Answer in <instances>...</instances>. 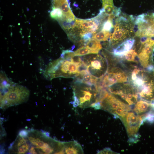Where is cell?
<instances>
[{"label": "cell", "mask_w": 154, "mask_h": 154, "mask_svg": "<svg viewBox=\"0 0 154 154\" xmlns=\"http://www.w3.org/2000/svg\"><path fill=\"white\" fill-rule=\"evenodd\" d=\"M52 18L58 21L63 18V14L61 9L59 8L53 7L50 13Z\"/></svg>", "instance_id": "cell-17"}, {"label": "cell", "mask_w": 154, "mask_h": 154, "mask_svg": "<svg viewBox=\"0 0 154 154\" xmlns=\"http://www.w3.org/2000/svg\"><path fill=\"white\" fill-rule=\"evenodd\" d=\"M75 21L76 27L80 30L82 36L88 32L94 35L99 28V26L92 19L87 20L76 19Z\"/></svg>", "instance_id": "cell-10"}, {"label": "cell", "mask_w": 154, "mask_h": 154, "mask_svg": "<svg viewBox=\"0 0 154 154\" xmlns=\"http://www.w3.org/2000/svg\"><path fill=\"white\" fill-rule=\"evenodd\" d=\"M27 137L37 154H64L63 143L52 139L48 135L32 130H29Z\"/></svg>", "instance_id": "cell-2"}, {"label": "cell", "mask_w": 154, "mask_h": 154, "mask_svg": "<svg viewBox=\"0 0 154 154\" xmlns=\"http://www.w3.org/2000/svg\"><path fill=\"white\" fill-rule=\"evenodd\" d=\"M53 7L61 9L63 14L62 20L71 22L75 20V17L72 11L67 0H53Z\"/></svg>", "instance_id": "cell-11"}, {"label": "cell", "mask_w": 154, "mask_h": 154, "mask_svg": "<svg viewBox=\"0 0 154 154\" xmlns=\"http://www.w3.org/2000/svg\"><path fill=\"white\" fill-rule=\"evenodd\" d=\"M110 32L102 30L94 34L92 38L95 39L99 41H105L107 40L110 37Z\"/></svg>", "instance_id": "cell-16"}, {"label": "cell", "mask_w": 154, "mask_h": 154, "mask_svg": "<svg viewBox=\"0 0 154 154\" xmlns=\"http://www.w3.org/2000/svg\"><path fill=\"white\" fill-rule=\"evenodd\" d=\"M154 47V43L150 39L144 44H141L138 57L139 62L144 68H147L149 64L150 56Z\"/></svg>", "instance_id": "cell-9"}, {"label": "cell", "mask_w": 154, "mask_h": 154, "mask_svg": "<svg viewBox=\"0 0 154 154\" xmlns=\"http://www.w3.org/2000/svg\"><path fill=\"white\" fill-rule=\"evenodd\" d=\"M108 88L110 94L119 96L129 105L135 104L139 99L137 92L130 84H115Z\"/></svg>", "instance_id": "cell-6"}, {"label": "cell", "mask_w": 154, "mask_h": 154, "mask_svg": "<svg viewBox=\"0 0 154 154\" xmlns=\"http://www.w3.org/2000/svg\"><path fill=\"white\" fill-rule=\"evenodd\" d=\"M29 133V130L25 129L20 131L18 135L23 137H26Z\"/></svg>", "instance_id": "cell-23"}, {"label": "cell", "mask_w": 154, "mask_h": 154, "mask_svg": "<svg viewBox=\"0 0 154 154\" xmlns=\"http://www.w3.org/2000/svg\"><path fill=\"white\" fill-rule=\"evenodd\" d=\"M64 153L67 154H83L81 145L76 141L63 142Z\"/></svg>", "instance_id": "cell-13"}, {"label": "cell", "mask_w": 154, "mask_h": 154, "mask_svg": "<svg viewBox=\"0 0 154 154\" xmlns=\"http://www.w3.org/2000/svg\"><path fill=\"white\" fill-rule=\"evenodd\" d=\"M101 109L108 112L121 120L131 110L129 105L110 93L100 102Z\"/></svg>", "instance_id": "cell-4"}, {"label": "cell", "mask_w": 154, "mask_h": 154, "mask_svg": "<svg viewBox=\"0 0 154 154\" xmlns=\"http://www.w3.org/2000/svg\"><path fill=\"white\" fill-rule=\"evenodd\" d=\"M29 94V91L26 87L9 78L0 81V107L2 109L26 102Z\"/></svg>", "instance_id": "cell-1"}, {"label": "cell", "mask_w": 154, "mask_h": 154, "mask_svg": "<svg viewBox=\"0 0 154 154\" xmlns=\"http://www.w3.org/2000/svg\"><path fill=\"white\" fill-rule=\"evenodd\" d=\"M102 7L107 5H113V0H102Z\"/></svg>", "instance_id": "cell-24"}, {"label": "cell", "mask_w": 154, "mask_h": 154, "mask_svg": "<svg viewBox=\"0 0 154 154\" xmlns=\"http://www.w3.org/2000/svg\"><path fill=\"white\" fill-rule=\"evenodd\" d=\"M30 147V145L26 137L24 139L21 145L10 150L13 149L14 153L17 154H24L29 151Z\"/></svg>", "instance_id": "cell-15"}, {"label": "cell", "mask_w": 154, "mask_h": 154, "mask_svg": "<svg viewBox=\"0 0 154 154\" xmlns=\"http://www.w3.org/2000/svg\"><path fill=\"white\" fill-rule=\"evenodd\" d=\"M126 18L123 17L118 18L114 26L113 33L110 34V42L112 45L117 44L125 39L129 34L130 30L125 28L123 25V21Z\"/></svg>", "instance_id": "cell-8"}, {"label": "cell", "mask_w": 154, "mask_h": 154, "mask_svg": "<svg viewBox=\"0 0 154 154\" xmlns=\"http://www.w3.org/2000/svg\"><path fill=\"white\" fill-rule=\"evenodd\" d=\"M125 126L129 141L132 142L137 141L139 137L137 133L139 128L143 122L141 116L134 112H129L121 120Z\"/></svg>", "instance_id": "cell-7"}, {"label": "cell", "mask_w": 154, "mask_h": 154, "mask_svg": "<svg viewBox=\"0 0 154 154\" xmlns=\"http://www.w3.org/2000/svg\"><path fill=\"white\" fill-rule=\"evenodd\" d=\"M97 153L99 154H116L115 152L112 151L110 148H105L104 149L98 151Z\"/></svg>", "instance_id": "cell-22"}, {"label": "cell", "mask_w": 154, "mask_h": 154, "mask_svg": "<svg viewBox=\"0 0 154 154\" xmlns=\"http://www.w3.org/2000/svg\"><path fill=\"white\" fill-rule=\"evenodd\" d=\"M93 35V34L91 33H86L83 35L82 38H83V40L86 42L91 39Z\"/></svg>", "instance_id": "cell-21"}, {"label": "cell", "mask_w": 154, "mask_h": 154, "mask_svg": "<svg viewBox=\"0 0 154 154\" xmlns=\"http://www.w3.org/2000/svg\"><path fill=\"white\" fill-rule=\"evenodd\" d=\"M112 21V20L108 18V20L103 24L102 30L110 32L114 27Z\"/></svg>", "instance_id": "cell-20"}, {"label": "cell", "mask_w": 154, "mask_h": 154, "mask_svg": "<svg viewBox=\"0 0 154 154\" xmlns=\"http://www.w3.org/2000/svg\"><path fill=\"white\" fill-rule=\"evenodd\" d=\"M127 61L136 62V58L138 57V54L135 50L131 49L127 52L123 56Z\"/></svg>", "instance_id": "cell-18"}, {"label": "cell", "mask_w": 154, "mask_h": 154, "mask_svg": "<svg viewBox=\"0 0 154 154\" xmlns=\"http://www.w3.org/2000/svg\"><path fill=\"white\" fill-rule=\"evenodd\" d=\"M82 61L87 66L89 73L98 79L102 78L108 72L107 62L100 55L85 56Z\"/></svg>", "instance_id": "cell-5"}, {"label": "cell", "mask_w": 154, "mask_h": 154, "mask_svg": "<svg viewBox=\"0 0 154 154\" xmlns=\"http://www.w3.org/2000/svg\"><path fill=\"white\" fill-rule=\"evenodd\" d=\"M85 46L90 50L91 54H97L102 48L100 41L93 38L88 41Z\"/></svg>", "instance_id": "cell-14"}, {"label": "cell", "mask_w": 154, "mask_h": 154, "mask_svg": "<svg viewBox=\"0 0 154 154\" xmlns=\"http://www.w3.org/2000/svg\"><path fill=\"white\" fill-rule=\"evenodd\" d=\"M151 16H152L154 18V13H152V15H151Z\"/></svg>", "instance_id": "cell-25"}, {"label": "cell", "mask_w": 154, "mask_h": 154, "mask_svg": "<svg viewBox=\"0 0 154 154\" xmlns=\"http://www.w3.org/2000/svg\"><path fill=\"white\" fill-rule=\"evenodd\" d=\"M79 64L60 57L50 62L46 67L43 74L47 79L51 80L60 77L72 78L78 76Z\"/></svg>", "instance_id": "cell-3"}, {"label": "cell", "mask_w": 154, "mask_h": 154, "mask_svg": "<svg viewBox=\"0 0 154 154\" xmlns=\"http://www.w3.org/2000/svg\"><path fill=\"white\" fill-rule=\"evenodd\" d=\"M75 56H82L91 54L90 50L85 46H82L74 52Z\"/></svg>", "instance_id": "cell-19"}, {"label": "cell", "mask_w": 154, "mask_h": 154, "mask_svg": "<svg viewBox=\"0 0 154 154\" xmlns=\"http://www.w3.org/2000/svg\"><path fill=\"white\" fill-rule=\"evenodd\" d=\"M135 42L133 38L127 39L119 45L114 49L113 54L117 56H122L130 50L133 46Z\"/></svg>", "instance_id": "cell-12"}]
</instances>
